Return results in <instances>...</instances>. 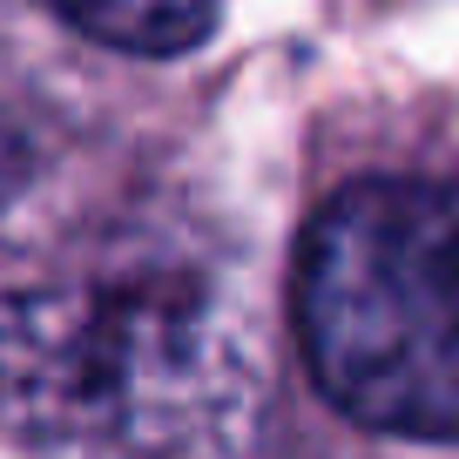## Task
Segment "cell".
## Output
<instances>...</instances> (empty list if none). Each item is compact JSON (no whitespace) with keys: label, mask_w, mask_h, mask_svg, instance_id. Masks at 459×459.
<instances>
[{"label":"cell","mask_w":459,"mask_h":459,"mask_svg":"<svg viewBox=\"0 0 459 459\" xmlns=\"http://www.w3.org/2000/svg\"><path fill=\"white\" fill-rule=\"evenodd\" d=\"M290 304L304 365L344 419L459 446V183L338 189L298 244Z\"/></svg>","instance_id":"cell-2"},{"label":"cell","mask_w":459,"mask_h":459,"mask_svg":"<svg viewBox=\"0 0 459 459\" xmlns=\"http://www.w3.org/2000/svg\"><path fill=\"white\" fill-rule=\"evenodd\" d=\"M28 183V149H21V129L0 115V210L14 203V189Z\"/></svg>","instance_id":"cell-4"},{"label":"cell","mask_w":459,"mask_h":459,"mask_svg":"<svg viewBox=\"0 0 459 459\" xmlns=\"http://www.w3.org/2000/svg\"><path fill=\"white\" fill-rule=\"evenodd\" d=\"M48 14L82 28L88 41L122 48V55H183L210 34L216 0H41Z\"/></svg>","instance_id":"cell-3"},{"label":"cell","mask_w":459,"mask_h":459,"mask_svg":"<svg viewBox=\"0 0 459 459\" xmlns=\"http://www.w3.org/2000/svg\"><path fill=\"white\" fill-rule=\"evenodd\" d=\"M264 372L210 284L129 277L0 298V432L61 453H230Z\"/></svg>","instance_id":"cell-1"}]
</instances>
